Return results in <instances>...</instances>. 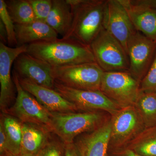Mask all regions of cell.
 <instances>
[{"instance_id": "obj_1", "label": "cell", "mask_w": 156, "mask_h": 156, "mask_svg": "<svg viewBox=\"0 0 156 156\" xmlns=\"http://www.w3.org/2000/svg\"><path fill=\"white\" fill-rule=\"evenodd\" d=\"M26 53L53 67L96 62L89 46L62 38L30 44Z\"/></svg>"}, {"instance_id": "obj_2", "label": "cell", "mask_w": 156, "mask_h": 156, "mask_svg": "<svg viewBox=\"0 0 156 156\" xmlns=\"http://www.w3.org/2000/svg\"><path fill=\"white\" fill-rule=\"evenodd\" d=\"M73 14L71 27L65 39L89 46L103 28L105 0H67Z\"/></svg>"}, {"instance_id": "obj_3", "label": "cell", "mask_w": 156, "mask_h": 156, "mask_svg": "<svg viewBox=\"0 0 156 156\" xmlns=\"http://www.w3.org/2000/svg\"><path fill=\"white\" fill-rule=\"evenodd\" d=\"M51 114L52 132L65 144L73 143L78 136L95 130L106 120L100 111Z\"/></svg>"}, {"instance_id": "obj_4", "label": "cell", "mask_w": 156, "mask_h": 156, "mask_svg": "<svg viewBox=\"0 0 156 156\" xmlns=\"http://www.w3.org/2000/svg\"><path fill=\"white\" fill-rule=\"evenodd\" d=\"M96 63L104 71H129L128 54L122 45L104 27L90 45Z\"/></svg>"}, {"instance_id": "obj_5", "label": "cell", "mask_w": 156, "mask_h": 156, "mask_svg": "<svg viewBox=\"0 0 156 156\" xmlns=\"http://www.w3.org/2000/svg\"><path fill=\"white\" fill-rule=\"evenodd\" d=\"M111 131L108 151L125 148L146 129L134 105L121 108L111 117Z\"/></svg>"}, {"instance_id": "obj_6", "label": "cell", "mask_w": 156, "mask_h": 156, "mask_svg": "<svg viewBox=\"0 0 156 156\" xmlns=\"http://www.w3.org/2000/svg\"><path fill=\"white\" fill-rule=\"evenodd\" d=\"M104 72L96 62L52 67L55 82L79 90H100Z\"/></svg>"}, {"instance_id": "obj_7", "label": "cell", "mask_w": 156, "mask_h": 156, "mask_svg": "<svg viewBox=\"0 0 156 156\" xmlns=\"http://www.w3.org/2000/svg\"><path fill=\"white\" fill-rule=\"evenodd\" d=\"M12 77L17 95L14 104L5 113L14 117L21 122L41 126L52 132L51 113L22 88L14 71L12 72Z\"/></svg>"}, {"instance_id": "obj_8", "label": "cell", "mask_w": 156, "mask_h": 156, "mask_svg": "<svg viewBox=\"0 0 156 156\" xmlns=\"http://www.w3.org/2000/svg\"><path fill=\"white\" fill-rule=\"evenodd\" d=\"M140 83L129 71L104 72L100 91L122 108L134 105L140 92Z\"/></svg>"}, {"instance_id": "obj_9", "label": "cell", "mask_w": 156, "mask_h": 156, "mask_svg": "<svg viewBox=\"0 0 156 156\" xmlns=\"http://www.w3.org/2000/svg\"><path fill=\"white\" fill-rule=\"evenodd\" d=\"M62 97L85 112H107L113 116L121 109L100 90H79L66 87L55 82L54 89Z\"/></svg>"}, {"instance_id": "obj_10", "label": "cell", "mask_w": 156, "mask_h": 156, "mask_svg": "<svg viewBox=\"0 0 156 156\" xmlns=\"http://www.w3.org/2000/svg\"><path fill=\"white\" fill-rule=\"evenodd\" d=\"M126 52L129 59V72L141 82L154 58L156 41L136 31L128 41Z\"/></svg>"}, {"instance_id": "obj_11", "label": "cell", "mask_w": 156, "mask_h": 156, "mask_svg": "<svg viewBox=\"0 0 156 156\" xmlns=\"http://www.w3.org/2000/svg\"><path fill=\"white\" fill-rule=\"evenodd\" d=\"M103 26L121 43L126 52L128 41L136 30L120 0L105 1Z\"/></svg>"}, {"instance_id": "obj_12", "label": "cell", "mask_w": 156, "mask_h": 156, "mask_svg": "<svg viewBox=\"0 0 156 156\" xmlns=\"http://www.w3.org/2000/svg\"><path fill=\"white\" fill-rule=\"evenodd\" d=\"M27 45L15 48L0 42V108L5 113L12 101L16 99V87L11 76L12 65L16 58L27 51Z\"/></svg>"}, {"instance_id": "obj_13", "label": "cell", "mask_w": 156, "mask_h": 156, "mask_svg": "<svg viewBox=\"0 0 156 156\" xmlns=\"http://www.w3.org/2000/svg\"><path fill=\"white\" fill-rule=\"evenodd\" d=\"M13 71L18 77L50 89H54L55 80L52 67L28 53H21L13 63Z\"/></svg>"}, {"instance_id": "obj_14", "label": "cell", "mask_w": 156, "mask_h": 156, "mask_svg": "<svg viewBox=\"0 0 156 156\" xmlns=\"http://www.w3.org/2000/svg\"><path fill=\"white\" fill-rule=\"evenodd\" d=\"M111 126L110 118L95 130L77 137L74 143L80 156H108Z\"/></svg>"}, {"instance_id": "obj_15", "label": "cell", "mask_w": 156, "mask_h": 156, "mask_svg": "<svg viewBox=\"0 0 156 156\" xmlns=\"http://www.w3.org/2000/svg\"><path fill=\"white\" fill-rule=\"evenodd\" d=\"M18 79L22 88L50 113L65 114L79 111L75 105L65 99L54 89L42 87L21 78Z\"/></svg>"}, {"instance_id": "obj_16", "label": "cell", "mask_w": 156, "mask_h": 156, "mask_svg": "<svg viewBox=\"0 0 156 156\" xmlns=\"http://www.w3.org/2000/svg\"><path fill=\"white\" fill-rule=\"evenodd\" d=\"M126 8L134 28L156 41V11L144 0H120Z\"/></svg>"}, {"instance_id": "obj_17", "label": "cell", "mask_w": 156, "mask_h": 156, "mask_svg": "<svg viewBox=\"0 0 156 156\" xmlns=\"http://www.w3.org/2000/svg\"><path fill=\"white\" fill-rule=\"evenodd\" d=\"M17 47L35 42L49 41L58 38L57 33L45 21L36 20L22 24H14Z\"/></svg>"}, {"instance_id": "obj_18", "label": "cell", "mask_w": 156, "mask_h": 156, "mask_svg": "<svg viewBox=\"0 0 156 156\" xmlns=\"http://www.w3.org/2000/svg\"><path fill=\"white\" fill-rule=\"evenodd\" d=\"M22 140L20 155L36 156L50 139V131L41 126L21 122Z\"/></svg>"}, {"instance_id": "obj_19", "label": "cell", "mask_w": 156, "mask_h": 156, "mask_svg": "<svg viewBox=\"0 0 156 156\" xmlns=\"http://www.w3.org/2000/svg\"><path fill=\"white\" fill-rule=\"evenodd\" d=\"M73 14L67 0H53L52 9L46 22L62 37L71 27Z\"/></svg>"}, {"instance_id": "obj_20", "label": "cell", "mask_w": 156, "mask_h": 156, "mask_svg": "<svg viewBox=\"0 0 156 156\" xmlns=\"http://www.w3.org/2000/svg\"><path fill=\"white\" fill-rule=\"evenodd\" d=\"M1 119L5 131L7 140V155H20L22 140L21 122L7 114H1Z\"/></svg>"}, {"instance_id": "obj_21", "label": "cell", "mask_w": 156, "mask_h": 156, "mask_svg": "<svg viewBox=\"0 0 156 156\" xmlns=\"http://www.w3.org/2000/svg\"><path fill=\"white\" fill-rule=\"evenodd\" d=\"M134 106L146 128L156 127V92L140 91Z\"/></svg>"}, {"instance_id": "obj_22", "label": "cell", "mask_w": 156, "mask_h": 156, "mask_svg": "<svg viewBox=\"0 0 156 156\" xmlns=\"http://www.w3.org/2000/svg\"><path fill=\"white\" fill-rule=\"evenodd\" d=\"M127 148L141 156H156V127L146 128Z\"/></svg>"}, {"instance_id": "obj_23", "label": "cell", "mask_w": 156, "mask_h": 156, "mask_svg": "<svg viewBox=\"0 0 156 156\" xmlns=\"http://www.w3.org/2000/svg\"><path fill=\"white\" fill-rule=\"evenodd\" d=\"M7 10L14 24H22L36 20L28 0L6 1Z\"/></svg>"}, {"instance_id": "obj_24", "label": "cell", "mask_w": 156, "mask_h": 156, "mask_svg": "<svg viewBox=\"0 0 156 156\" xmlns=\"http://www.w3.org/2000/svg\"><path fill=\"white\" fill-rule=\"evenodd\" d=\"M0 20L5 25L8 34V46L11 48L17 47L14 23L9 14L5 1L4 0H0Z\"/></svg>"}, {"instance_id": "obj_25", "label": "cell", "mask_w": 156, "mask_h": 156, "mask_svg": "<svg viewBox=\"0 0 156 156\" xmlns=\"http://www.w3.org/2000/svg\"><path fill=\"white\" fill-rule=\"evenodd\" d=\"M36 18L46 21L52 9L53 0H28Z\"/></svg>"}, {"instance_id": "obj_26", "label": "cell", "mask_w": 156, "mask_h": 156, "mask_svg": "<svg viewBox=\"0 0 156 156\" xmlns=\"http://www.w3.org/2000/svg\"><path fill=\"white\" fill-rule=\"evenodd\" d=\"M36 156H66L65 144L50 138Z\"/></svg>"}, {"instance_id": "obj_27", "label": "cell", "mask_w": 156, "mask_h": 156, "mask_svg": "<svg viewBox=\"0 0 156 156\" xmlns=\"http://www.w3.org/2000/svg\"><path fill=\"white\" fill-rule=\"evenodd\" d=\"M140 90L146 92H156V52L152 63L140 83Z\"/></svg>"}, {"instance_id": "obj_28", "label": "cell", "mask_w": 156, "mask_h": 156, "mask_svg": "<svg viewBox=\"0 0 156 156\" xmlns=\"http://www.w3.org/2000/svg\"><path fill=\"white\" fill-rule=\"evenodd\" d=\"M7 155V140L2 120H0V156Z\"/></svg>"}, {"instance_id": "obj_29", "label": "cell", "mask_w": 156, "mask_h": 156, "mask_svg": "<svg viewBox=\"0 0 156 156\" xmlns=\"http://www.w3.org/2000/svg\"><path fill=\"white\" fill-rule=\"evenodd\" d=\"M108 156H141L128 148L108 151Z\"/></svg>"}, {"instance_id": "obj_30", "label": "cell", "mask_w": 156, "mask_h": 156, "mask_svg": "<svg viewBox=\"0 0 156 156\" xmlns=\"http://www.w3.org/2000/svg\"><path fill=\"white\" fill-rule=\"evenodd\" d=\"M66 156H80L74 143L65 144Z\"/></svg>"}, {"instance_id": "obj_31", "label": "cell", "mask_w": 156, "mask_h": 156, "mask_svg": "<svg viewBox=\"0 0 156 156\" xmlns=\"http://www.w3.org/2000/svg\"><path fill=\"white\" fill-rule=\"evenodd\" d=\"M0 40L1 42L5 44H8V37L5 27L3 24L2 20H0Z\"/></svg>"}, {"instance_id": "obj_32", "label": "cell", "mask_w": 156, "mask_h": 156, "mask_svg": "<svg viewBox=\"0 0 156 156\" xmlns=\"http://www.w3.org/2000/svg\"><path fill=\"white\" fill-rule=\"evenodd\" d=\"M144 2L146 5L156 11V0H144Z\"/></svg>"}, {"instance_id": "obj_33", "label": "cell", "mask_w": 156, "mask_h": 156, "mask_svg": "<svg viewBox=\"0 0 156 156\" xmlns=\"http://www.w3.org/2000/svg\"><path fill=\"white\" fill-rule=\"evenodd\" d=\"M21 156V155L14 156V155H5V156Z\"/></svg>"}]
</instances>
